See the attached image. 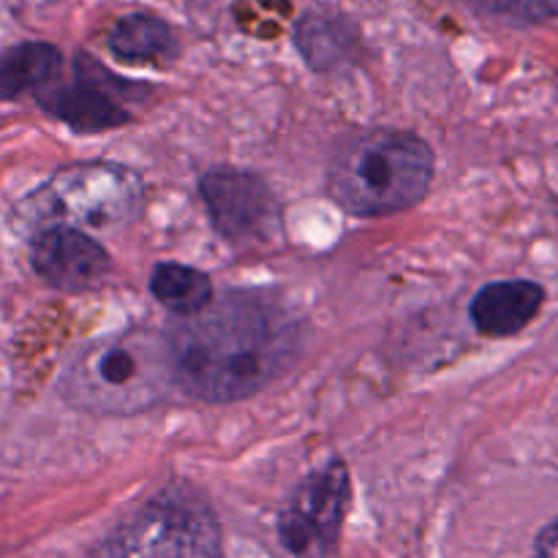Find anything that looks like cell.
Listing matches in <instances>:
<instances>
[{"label": "cell", "mask_w": 558, "mask_h": 558, "mask_svg": "<svg viewBox=\"0 0 558 558\" xmlns=\"http://www.w3.org/2000/svg\"><path fill=\"white\" fill-rule=\"evenodd\" d=\"M534 558H558V518L539 532L534 545Z\"/></svg>", "instance_id": "obj_16"}, {"label": "cell", "mask_w": 558, "mask_h": 558, "mask_svg": "<svg viewBox=\"0 0 558 558\" xmlns=\"http://www.w3.org/2000/svg\"><path fill=\"white\" fill-rule=\"evenodd\" d=\"M458 3L512 22L558 20V0H458Z\"/></svg>", "instance_id": "obj_15"}, {"label": "cell", "mask_w": 558, "mask_h": 558, "mask_svg": "<svg viewBox=\"0 0 558 558\" xmlns=\"http://www.w3.org/2000/svg\"><path fill=\"white\" fill-rule=\"evenodd\" d=\"M434 180V153L417 134L376 129L349 140L327 172V191L360 218L392 216L417 205Z\"/></svg>", "instance_id": "obj_3"}, {"label": "cell", "mask_w": 558, "mask_h": 558, "mask_svg": "<svg viewBox=\"0 0 558 558\" xmlns=\"http://www.w3.org/2000/svg\"><path fill=\"white\" fill-rule=\"evenodd\" d=\"M109 49L125 63H169L178 58V33L153 14H129L109 31Z\"/></svg>", "instance_id": "obj_12"}, {"label": "cell", "mask_w": 558, "mask_h": 558, "mask_svg": "<svg viewBox=\"0 0 558 558\" xmlns=\"http://www.w3.org/2000/svg\"><path fill=\"white\" fill-rule=\"evenodd\" d=\"M60 49L47 41H25L0 54V101L44 90L60 74Z\"/></svg>", "instance_id": "obj_13"}, {"label": "cell", "mask_w": 558, "mask_h": 558, "mask_svg": "<svg viewBox=\"0 0 558 558\" xmlns=\"http://www.w3.org/2000/svg\"><path fill=\"white\" fill-rule=\"evenodd\" d=\"M174 387L167 336L134 327L87 347L65 371L60 392L93 414H140Z\"/></svg>", "instance_id": "obj_2"}, {"label": "cell", "mask_w": 558, "mask_h": 558, "mask_svg": "<svg viewBox=\"0 0 558 558\" xmlns=\"http://www.w3.org/2000/svg\"><path fill=\"white\" fill-rule=\"evenodd\" d=\"M33 270L60 292H90L112 272V259L98 240L71 227H44L31 240Z\"/></svg>", "instance_id": "obj_9"}, {"label": "cell", "mask_w": 558, "mask_h": 558, "mask_svg": "<svg viewBox=\"0 0 558 558\" xmlns=\"http://www.w3.org/2000/svg\"><path fill=\"white\" fill-rule=\"evenodd\" d=\"M300 322L256 292H223L167 336L174 387L205 403H234L278 379L300 354Z\"/></svg>", "instance_id": "obj_1"}, {"label": "cell", "mask_w": 558, "mask_h": 558, "mask_svg": "<svg viewBox=\"0 0 558 558\" xmlns=\"http://www.w3.org/2000/svg\"><path fill=\"white\" fill-rule=\"evenodd\" d=\"M120 93L123 82H112V76L90 58H80L76 80L71 85H49L38 90V104L74 131H107L131 120Z\"/></svg>", "instance_id": "obj_8"}, {"label": "cell", "mask_w": 558, "mask_h": 558, "mask_svg": "<svg viewBox=\"0 0 558 558\" xmlns=\"http://www.w3.org/2000/svg\"><path fill=\"white\" fill-rule=\"evenodd\" d=\"M145 205L140 174L120 163H74L60 169L27 202L38 227H71L112 232L134 221Z\"/></svg>", "instance_id": "obj_4"}, {"label": "cell", "mask_w": 558, "mask_h": 558, "mask_svg": "<svg viewBox=\"0 0 558 558\" xmlns=\"http://www.w3.org/2000/svg\"><path fill=\"white\" fill-rule=\"evenodd\" d=\"M199 191L213 227L229 243H265L281 234V207L259 174L210 169L202 178Z\"/></svg>", "instance_id": "obj_7"}, {"label": "cell", "mask_w": 558, "mask_h": 558, "mask_svg": "<svg viewBox=\"0 0 558 558\" xmlns=\"http://www.w3.org/2000/svg\"><path fill=\"white\" fill-rule=\"evenodd\" d=\"M153 298L183 319V316L199 314L213 300V281L205 272L185 265H158L150 278Z\"/></svg>", "instance_id": "obj_14"}, {"label": "cell", "mask_w": 558, "mask_h": 558, "mask_svg": "<svg viewBox=\"0 0 558 558\" xmlns=\"http://www.w3.org/2000/svg\"><path fill=\"white\" fill-rule=\"evenodd\" d=\"M349 501V472L341 461L305 480L278 515V537L298 558H325L336 550Z\"/></svg>", "instance_id": "obj_6"}, {"label": "cell", "mask_w": 558, "mask_h": 558, "mask_svg": "<svg viewBox=\"0 0 558 558\" xmlns=\"http://www.w3.org/2000/svg\"><path fill=\"white\" fill-rule=\"evenodd\" d=\"M294 41L311 69L330 71L357 49V27L336 9H311L294 27Z\"/></svg>", "instance_id": "obj_11"}, {"label": "cell", "mask_w": 558, "mask_h": 558, "mask_svg": "<svg viewBox=\"0 0 558 558\" xmlns=\"http://www.w3.org/2000/svg\"><path fill=\"white\" fill-rule=\"evenodd\" d=\"M543 303L545 289L539 283L523 281V278L494 281L474 294L469 316L483 336L507 338L526 330L537 319Z\"/></svg>", "instance_id": "obj_10"}, {"label": "cell", "mask_w": 558, "mask_h": 558, "mask_svg": "<svg viewBox=\"0 0 558 558\" xmlns=\"http://www.w3.org/2000/svg\"><path fill=\"white\" fill-rule=\"evenodd\" d=\"M87 558H221V526L189 488L158 494Z\"/></svg>", "instance_id": "obj_5"}]
</instances>
